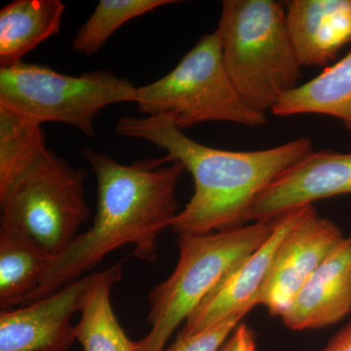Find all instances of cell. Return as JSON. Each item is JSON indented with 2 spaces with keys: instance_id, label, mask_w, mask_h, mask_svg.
Listing matches in <instances>:
<instances>
[{
  "instance_id": "cell-1",
  "label": "cell",
  "mask_w": 351,
  "mask_h": 351,
  "mask_svg": "<svg viewBox=\"0 0 351 351\" xmlns=\"http://www.w3.org/2000/svg\"><path fill=\"white\" fill-rule=\"evenodd\" d=\"M82 156L97 180L93 225L55 256L43 281L24 304L54 294L82 278L124 245H132L140 260L156 262V240L179 213L176 189L186 170L181 162L163 166L161 158H152L124 165L90 147H84Z\"/></svg>"
},
{
  "instance_id": "cell-2",
  "label": "cell",
  "mask_w": 351,
  "mask_h": 351,
  "mask_svg": "<svg viewBox=\"0 0 351 351\" xmlns=\"http://www.w3.org/2000/svg\"><path fill=\"white\" fill-rule=\"evenodd\" d=\"M121 137L141 138L164 149L163 163L181 162L195 181V193L173 219L178 235H202L244 226L263 191L313 151L307 137L269 149L230 152L195 142L167 115L123 117Z\"/></svg>"
},
{
  "instance_id": "cell-3",
  "label": "cell",
  "mask_w": 351,
  "mask_h": 351,
  "mask_svg": "<svg viewBox=\"0 0 351 351\" xmlns=\"http://www.w3.org/2000/svg\"><path fill=\"white\" fill-rule=\"evenodd\" d=\"M215 32L230 80L255 112H272L298 86L302 66L280 2L225 0Z\"/></svg>"
},
{
  "instance_id": "cell-4",
  "label": "cell",
  "mask_w": 351,
  "mask_h": 351,
  "mask_svg": "<svg viewBox=\"0 0 351 351\" xmlns=\"http://www.w3.org/2000/svg\"><path fill=\"white\" fill-rule=\"evenodd\" d=\"M276 219L209 234L178 235L180 257L174 271L149 295V334L137 351H161L226 272L257 250L274 232Z\"/></svg>"
},
{
  "instance_id": "cell-5",
  "label": "cell",
  "mask_w": 351,
  "mask_h": 351,
  "mask_svg": "<svg viewBox=\"0 0 351 351\" xmlns=\"http://www.w3.org/2000/svg\"><path fill=\"white\" fill-rule=\"evenodd\" d=\"M138 110L167 115L184 130L205 122L262 126L265 114L249 107L230 80L216 32L205 34L160 80L138 87Z\"/></svg>"
},
{
  "instance_id": "cell-6",
  "label": "cell",
  "mask_w": 351,
  "mask_h": 351,
  "mask_svg": "<svg viewBox=\"0 0 351 351\" xmlns=\"http://www.w3.org/2000/svg\"><path fill=\"white\" fill-rule=\"evenodd\" d=\"M138 99V87L108 71L73 76L24 62L0 68V107L40 124H68L89 137L103 108Z\"/></svg>"
},
{
  "instance_id": "cell-7",
  "label": "cell",
  "mask_w": 351,
  "mask_h": 351,
  "mask_svg": "<svg viewBox=\"0 0 351 351\" xmlns=\"http://www.w3.org/2000/svg\"><path fill=\"white\" fill-rule=\"evenodd\" d=\"M87 173L48 152L0 196L1 223L19 226L57 256L90 216Z\"/></svg>"
},
{
  "instance_id": "cell-8",
  "label": "cell",
  "mask_w": 351,
  "mask_h": 351,
  "mask_svg": "<svg viewBox=\"0 0 351 351\" xmlns=\"http://www.w3.org/2000/svg\"><path fill=\"white\" fill-rule=\"evenodd\" d=\"M343 239L334 221L320 217L313 205L304 207L277 247L258 304L272 316L282 317L314 271Z\"/></svg>"
},
{
  "instance_id": "cell-9",
  "label": "cell",
  "mask_w": 351,
  "mask_h": 351,
  "mask_svg": "<svg viewBox=\"0 0 351 351\" xmlns=\"http://www.w3.org/2000/svg\"><path fill=\"white\" fill-rule=\"evenodd\" d=\"M95 271L54 294L18 309L0 313V351H68L76 341L71 317L98 278Z\"/></svg>"
},
{
  "instance_id": "cell-10",
  "label": "cell",
  "mask_w": 351,
  "mask_h": 351,
  "mask_svg": "<svg viewBox=\"0 0 351 351\" xmlns=\"http://www.w3.org/2000/svg\"><path fill=\"white\" fill-rule=\"evenodd\" d=\"M294 210L276 219L269 239L237 263L215 286L193 313L184 321L177 337L186 338L216 326L237 314H247L258 304V297L277 247L301 217Z\"/></svg>"
},
{
  "instance_id": "cell-11",
  "label": "cell",
  "mask_w": 351,
  "mask_h": 351,
  "mask_svg": "<svg viewBox=\"0 0 351 351\" xmlns=\"http://www.w3.org/2000/svg\"><path fill=\"white\" fill-rule=\"evenodd\" d=\"M351 195V152H311L252 205L246 221H274L315 201Z\"/></svg>"
},
{
  "instance_id": "cell-12",
  "label": "cell",
  "mask_w": 351,
  "mask_h": 351,
  "mask_svg": "<svg viewBox=\"0 0 351 351\" xmlns=\"http://www.w3.org/2000/svg\"><path fill=\"white\" fill-rule=\"evenodd\" d=\"M351 313V235L345 237L297 295L283 314L294 331L322 329Z\"/></svg>"
},
{
  "instance_id": "cell-13",
  "label": "cell",
  "mask_w": 351,
  "mask_h": 351,
  "mask_svg": "<svg viewBox=\"0 0 351 351\" xmlns=\"http://www.w3.org/2000/svg\"><path fill=\"white\" fill-rule=\"evenodd\" d=\"M286 7L289 32L302 66H327L351 43V0H292Z\"/></svg>"
},
{
  "instance_id": "cell-14",
  "label": "cell",
  "mask_w": 351,
  "mask_h": 351,
  "mask_svg": "<svg viewBox=\"0 0 351 351\" xmlns=\"http://www.w3.org/2000/svg\"><path fill=\"white\" fill-rule=\"evenodd\" d=\"M53 256L19 226L0 228V308L10 309L32 294L50 269Z\"/></svg>"
},
{
  "instance_id": "cell-15",
  "label": "cell",
  "mask_w": 351,
  "mask_h": 351,
  "mask_svg": "<svg viewBox=\"0 0 351 351\" xmlns=\"http://www.w3.org/2000/svg\"><path fill=\"white\" fill-rule=\"evenodd\" d=\"M61 0H15L0 10V66H13L61 29Z\"/></svg>"
},
{
  "instance_id": "cell-16",
  "label": "cell",
  "mask_w": 351,
  "mask_h": 351,
  "mask_svg": "<svg viewBox=\"0 0 351 351\" xmlns=\"http://www.w3.org/2000/svg\"><path fill=\"white\" fill-rule=\"evenodd\" d=\"M271 112L277 117L328 115L351 132V51L311 82L284 94Z\"/></svg>"
},
{
  "instance_id": "cell-17",
  "label": "cell",
  "mask_w": 351,
  "mask_h": 351,
  "mask_svg": "<svg viewBox=\"0 0 351 351\" xmlns=\"http://www.w3.org/2000/svg\"><path fill=\"white\" fill-rule=\"evenodd\" d=\"M41 125L0 107V196L48 152Z\"/></svg>"
},
{
  "instance_id": "cell-18",
  "label": "cell",
  "mask_w": 351,
  "mask_h": 351,
  "mask_svg": "<svg viewBox=\"0 0 351 351\" xmlns=\"http://www.w3.org/2000/svg\"><path fill=\"white\" fill-rule=\"evenodd\" d=\"M176 0H100L89 19L78 29L73 43V52L92 56L108 38L129 21L159 7L179 3Z\"/></svg>"
},
{
  "instance_id": "cell-19",
  "label": "cell",
  "mask_w": 351,
  "mask_h": 351,
  "mask_svg": "<svg viewBox=\"0 0 351 351\" xmlns=\"http://www.w3.org/2000/svg\"><path fill=\"white\" fill-rule=\"evenodd\" d=\"M246 314H237L216 326L176 341L161 351H218Z\"/></svg>"
},
{
  "instance_id": "cell-20",
  "label": "cell",
  "mask_w": 351,
  "mask_h": 351,
  "mask_svg": "<svg viewBox=\"0 0 351 351\" xmlns=\"http://www.w3.org/2000/svg\"><path fill=\"white\" fill-rule=\"evenodd\" d=\"M218 351H257V339L253 330L239 323Z\"/></svg>"
},
{
  "instance_id": "cell-21",
  "label": "cell",
  "mask_w": 351,
  "mask_h": 351,
  "mask_svg": "<svg viewBox=\"0 0 351 351\" xmlns=\"http://www.w3.org/2000/svg\"><path fill=\"white\" fill-rule=\"evenodd\" d=\"M319 351H351V322L339 330Z\"/></svg>"
}]
</instances>
